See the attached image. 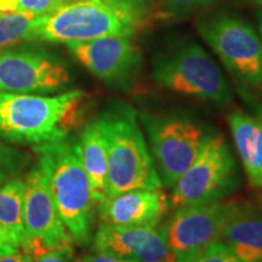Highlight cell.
<instances>
[{"label":"cell","mask_w":262,"mask_h":262,"mask_svg":"<svg viewBox=\"0 0 262 262\" xmlns=\"http://www.w3.org/2000/svg\"><path fill=\"white\" fill-rule=\"evenodd\" d=\"M152 0H71L45 16L39 40L88 41L133 37L149 24Z\"/></svg>","instance_id":"6da1fadb"},{"label":"cell","mask_w":262,"mask_h":262,"mask_svg":"<svg viewBox=\"0 0 262 262\" xmlns=\"http://www.w3.org/2000/svg\"><path fill=\"white\" fill-rule=\"evenodd\" d=\"M34 150L58 215L74 243L86 245L91 239L97 203L80 162L77 140L67 136L34 146Z\"/></svg>","instance_id":"7a4b0ae2"},{"label":"cell","mask_w":262,"mask_h":262,"mask_svg":"<svg viewBox=\"0 0 262 262\" xmlns=\"http://www.w3.org/2000/svg\"><path fill=\"white\" fill-rule=\"evenodd\" d=\"M85 97L80 90L57 96L0 91V137L39 146L70 136L83 122Z\"/></svg>","instance_id":"3957f363"},{"label":"cell","mask_w":262,"mask_h":262,"mask_svg":"<svg viewBox=\"0 0 262 262\" xmlns=\"http://www.w3.org/2000/svg\"><path fill=\"white\" fill-rule=\"evenodd\" d=\"M108 153V196L133 189H158L162 182L129 103L114 102L98 117Z\"/></svg>","instance_id":"277c9868"},{"label":"cell","mask_w":262,"mask_h":262,"mask_svg":"<svg viewBox=\"0 0 262 262\" xmlns=\"http://www.w3.org/2000/svg\"><path fill=\"white\" fill-rule=\"evenodd\" d=\"M153 79L172 93L206 101L216 106L231 102L232 91L225 75L202 45L182 41L157 54Z\"/></svg>","instance_id":"5b68a950"},{"label":"cell","mask_w":262,"mask_h":262,"mask_svg":"<svg viewBox=\"0 0 262 262\" xmlns=\"http://www.w3.org/2000/svg\"><path fill=\"white\" fill-rule=\"evenodd\" d=\"M141 122L160 182L171 188L198 157L210 134L202 123L185 114L142 113Z\"/></svg>","instance_id":"8992f818"},{"label":"cell","mask_w":262,"mask_h":262,"mask_svg":"<svg viewBox=\"0 0 262 262\" xmlns=\"http://www.w3.org/2000/svg\"><path fill=\"white\" fill-rule=\"evenodd\" d=\"M239 186L235 158L222 134H210L196 158L171 189V203L186 206L221 201Z\"/></svg>","instance_id":"52a82bcc"},{"label":"cell","mask_w":262,"mask_h":262,"mask_svg":"<svg viewBox=\"0 0 262 262\" xmlns=\"http://www.w3.org/2000/svg\"><path fill=\"white\" fill-rule=\"evenodd\" d=\"M198 32L225 67L245 86L262 88V39L245 19L217 12L198 22Z\"/></svg>","instance_id":"ba28073f"},{"label":"cell","mask_w":262,"mask_h":262,"mask_svg":"<svg viewBox=\"0 0 262 262\" xmlns=\"http://www.w3.org/2000/svg\"><path fill=\"white\" fill-rule=\"evenodd\" d=\"M239 202L214 201L180 206L166 226L169 250L173 262H191L222 234Z\"/></svg>","instance_id":"9c48e42d"},{"label":"cell","mask_w":262,"mask_h":262,"mask_svg":"<svg viewBox=\"0 0 262 262\" xmlns=\"http://www.w3.org/2000/svg\"><path fill=\"white\" fill-rule=\"evenodd\" d=\"M72 81L64 63L42 50L0 49V91L50 94Z\"/></svg>","instance_id":"30bf717a"},{"label":"cell","mask_w":262,"mask_h":262,"mask_svg":"<svg viewBox=\"0 0 262 262\" xmlns=\"http://www.w3.org/2000/svg\"><path fill=\"white\" fill-rule=\"evenodd\" d=\"M66 45L90 73L111 86L129 90L139 78L142 52L133 37H103Z\"/></svg>","instance_id":"8fae6325"},{"label":"cell","mask_w":262,"mask_h":262,"mask_svg":"<svg viewBox=\"0 0 262 262\" xmlns=\"http://www.w3.org/2000/svg\"><path fill=\"white\" fill-rule=\"evenodd\" d=\"M25 186L24 224L27 234L25 253L37 256L51 249L73 245V238L58 215L39 166L31 170Z\"/></svg>","instance_id":"7c38bea8"},{"label":"cell","mask_w":262,"mask_h":262,"mask_svg":"<svg viewBox=\"0 0 262 262\" xmlns=\"http://www.w3.org/2000/svg\"><path fill=\"white\" fill-rule=\"evenodd\" d=\"M94 251L133 262H173L166 227L117 226L101 222L93 241Z\"/></svg>","instance_id":"4fadbf2b"},{"label":"cell","mask_w":262,"mask_h":262,"mask_svg":"<svg viewBox=\"0 0 262 262\" xmlns=\"http://www.w3.org/2000/svg\"><path fill=\"white\" fill-rule=\"evenodd\" d=\"M168 195L158 189H133L107 196L97 205L101 222L156 227L169 210Z\"/></svg>","instance_id":"5bb4252c"},{"label":"cell","mask_w":262,"mask_h":262,"mask_svg":"<svg viewBox=\"0 0 262 262\" xmlns=\"http://www.w3.org/2000/svg\"><path fill=\"white\" fill-rule=\"evenodd\" d=\"M222 242L242 262H262V211L239 202L226 226Z\"/></svg>","instance_id":"9a60e30c"},{"label":"cell","mask_w":262,"mask_h":262,"mask_svg":"<svg viewBox=\"0 0 262 262\" xmlns=\"http://www.w3.org/2000/svg\"><path fill=\"white\" fill-rule=\"evenodd\" d=\"M78 153L89 176L97 205L108 196V153L100 119L90 120L83 126L77 140Z\"/></svg>","instance_id":"2e32d148"},{"label":"cell","mask_w":262,"mask_h":262,"mask_svg":"<svg viewBox=\"0 0 262 262\" xmlns=\"http://www.w3.org/2000/svg\"><path fill=\"white\" fill-rule=\"evenodd\" d=\"M228 124L249 181L262 188V119L234 111L228 116Z\"/></svg>","instance_id":"e0dca14e"},{"label":"cell","mask_w":262,"mask_h":262,"mask_svg":"<svg viewBox=\"0 0 262 262\" xmlns=\"http://www.w3.org/2000/svg\"><path fill=\"white\" fill-rule=\"evenodd\" d=\"M25 181L14 179L0 186V226L18 242L21 250L27 248V234L24 224Z\"/></svg>","instance_id":"ac0fdd59"},{"label":"cell","mask_w":262,"mask_h":262,"mask_svg":"<svg viewBox=\"0 0 262 262\" xmlns=\"http://www.w3.org/2000/svg\"><path fill=\"white\" fill-rule=\"evenodd\" d=\"M47 15L27 12L0 14V49H6L21 41L39 40V31Z\"/></svg>","instance_id":"d6986e66"},{"label":"cell","mask_w":262,"mask_h":262,"mask_svg":"<svg viewBox=\"0 0 262 262\" xmlns=\"http://www.w3.org/2000/svg\"><path fill=\"white\" fill-rule=\"evenodd\" d=\"M68 2L71 0H0V14L27 12L34 15H48Z\"/></svg>","instance_id":"ffe728a7"},{"label":"cell","mask_w":262,"mask_h":262,"mask_svg":"<svg viewBox=\"0 0 262 262\" xmlns=\"http://www.w3.org/2000/svg\"><path fill=\"white\" fill-rule=\"evenodd\" d=\"M215 0H163L165 11L173 16H188L210 6Z\"/></svg>","instance_id":"44dd1931"},{"label":"cell","mask_w":262,"mask_h":262,"mask_svg":"<svg viewBox=\"0 0 262 262\" xmlns=\"http://www.w3.org/2000/svg\"><path fill=\"white\" fill-rule=\"evenodd\" d=\"M191 262H242L224 242L212 244Z\"/></svg>","instance_id":"7402d4cb"},{"label":"cell","mask_w":262,"mask_h":262,"mask_svg":"<svg viewBox=\"0 0 262 262\" xmlns=\"http://www.w3.org/2000/svg\"><path fill=\"white\" fill-rule=\"evenodd\" d=\"M26 157L17 149L5 145L0 141V170L9 175L17 171L24 165Z\"/></svg>","instance_id":"603a6c76"},{"label":"cell","mask_w":262,"mask_h":262,"mask_svg":"<svg viewBox=\"0 0 262 262\" xmlns=\"http://www.w3.org/2000/svg\"><path fill=\"white\" fill-rule=\"evenodd\" d=\"M32 262H75L73 245H64L33 256Z\"/></svg>","instance_id":"cb8c5ba5"},{"label":"cell","mask_w":262,"mask_h":262,"mask_svg":"<svg viewBox=\"0 0 262 262\" xmlns=\"http://www.w3.org/2000/svg\"><path fill=\"white\" fill-rule=\"evenodd\" d=\"M19 251L22 250L18 242L12 237L11 233L0 226V257L17 254Z\"/></svg>","instance_id":"d4e9b609"},{"label":"cell","mask_w":262,"mask_h":262,"mask_svg":"<svg viewBox=\"0 0 262 262\" xmlns=\"http://www.w3.org/2000/svg\"><path fill=\"white\" fill-rule=\"evenodd\" d=\"M79 262H133L122 260V258H117L113 256H108V255L103 254H94V255H86V256L81 257Z\"/></svg>","instance_id":"484cf974"},{"label":"cell","mask_w":262,"mask_h":262,"mask_svg":"<svg viewBox=\"0 0 262 262\" xmlns=\"http://www.w3.org/2000/svg\"><path fill=\"white\" fill-rule=\"evenodd\" d=\"M32 255L25 253V251H19L17 254L0 257V262H32Z\"/></svg>","instance_id":"4316f807"},{"label":"cell","mask_w":262,"mask_h":262,"mask_svg":"<svg viewBox=\"0 0 262 262\" xmlns=\"http://www.w3.org/2000/svg\"><path fill=\"white\" fill-rule=\"evenodd\" d=\"M257 21H258V31H260L261 38H262V9L257 11Z\"/></svg>","instance_id":"83f0119b"},{"label":"cell","mask_w":262,"mask_h":262,"mask_svg":"<svg viewBox=\"0 0 262 262\" xmlns=\"http://www.w3.org/2000/svg\"><path fill=\"white\" fill-rule=\"evenodd\" d=\"M8 178H9V173H6L5 171H2V170H0V186H2L4 182H6Z\"/></svg>","instance_id":"f1b7e54d"},{"label":"cell","mask_w":262,"mask_h":262,"mask_svg":"<svg viewBox=\"0 0 262 262\" xmlns=\"http://www.w3.org/2000/svg\"><path fill=\"white\" fill-rule=\"evenodd\" d=\"M248 2L253 3V4L257 5V6H260V8L262 9V0H248Z\"/></svg>","instance_id":"f546056e"}]
</instances>
